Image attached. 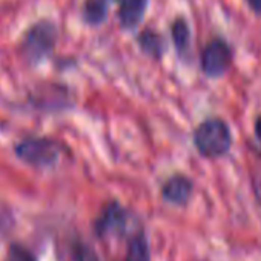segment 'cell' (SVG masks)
<instances>
[{"mask_svg":"<svg viewBox=\"0 0 261 261\" xmlns=\"http://www.w3.org/2000/svg\"><path fill=\"white\" fill-rule=\"evenodd\" d=\"M246 4L249 5L250 11L256 16L261 17V0H246Z\"/></svg>","mask_w":261,"mask_h":261,"instance_id":"2e32d148","label":"cell"},{"mask_svg":"<svg viewBox=\"0 0 261 261\" xmlns=\"http://www.w3.org/2000/svg\"><path fill=\"white\" fill-rule=\"evenodd\" d=\"M191 261H207V259H191Z\"/></svg>","mask_w":261,"mask_h":261,"instance_id":"ac0fdd59","label":"cell"},{"mask_svg":"<svg viewBox=\"0 0 261 261\" xmlns=\"http://www.w3.org/2000/svg\"><path fill=\"white\" fill-rule=\"evenodd\" d=\"M252 192L256 204L261 207V171H255L252 174Z\"/></svg>","mask_w":261,"mask_h":261,"instance_id":"5bb4252c","label":"cell"},{"mask_svg":"<svg viewBox=\"0 0 261 261\" xmlns=\"http://www.w3.org/2000/svg\"><path fill=\"white\" fill-rule=\"evenodd\" d=\"M194 194V181L185 174H174L162 186V197L166 203L185 207L189 204Z\"/></svg>","mask_w":261,"mask_h":261,"instance_id":"5b68a950","label":"cell"},{"mask_svg":"<svg viewBox=\"0 0 261 261\" xmlns=\"http://www.w3.org/2000/svg\"><path fill=\"white\" fill-rule=\"evenodd\" d=\"M16 155L31 166L48 168L57 162L60 155V148L51 139L31 137L22 140L16 146Z\"/></svg>","mask_w":261,"mask_h":261,"instance_id":"277c9868","label":"cell"},{"mask_svg":"<svg viewBox=\"0 0 261 261\" xmlns=\"http://www.w3.org/2000/svg\"><path fill=\"white\" fill-rule=\"evenodd\" d=\"M253 134H255V139L261 152V114H258L253 120Z\"/></svg>","mask_w":261,"mask_h":261,"instance_id":"9a60e30c","label":"cell"},{"mask_svg":"<svg viewBox=\"0 0 261 261\" xmlns=\"http://www.w3.org/2000/svg\"><path fill=\"white\" fill-rule=\"evenodd\" d=\"M56 42L57 28L48 20H40L25 33L20 42V51L28 62H39L53 51Z\"/></svg>","mask_w":261,"mask_h":261,"instance_id":"7a4b0ae2","label":"cell"},{"mask_svg":"<svg viewBox=\"0 0 261 261\" xmlns=\"http://www.w3.org/2000/svg\"><path fill=\"white\" fill-rule=\"evenodd\" d=\"M69 261H98V259L89 246H86L85 243L75 241L71 246V259Z\"/></svg>","mask_w":261,"mask_h":261,"instance_id":"7c38bea8","label":"cell"},{"mask_svg":"<svg viewBox=\"0 0 261 261\" xmlns=\"http://www.w3.org/2000/svg\"><path fill=\"white\" fill-rule=\"evenodd\" d=\"M126 229V212L118 203H109L101 209L95 221V232L98 237H112Z\"/></svg>","mask_w":261,"mask_h":261,"instance_id":"8992f818","label":"cell"},{"mask_svg":"<svg viewBox=\"0 0 261 261\" xmlns=\"http://www.w3.org/2000/svg\"><path fill=\"white\" fill-rule=\"evenodd\" d=\"M194 146L207 160L226 157L233 146V134L229 123L221 117H207L194 129Z\"/></svg>","mask_w":261,"mask_h":261,"instance_id":"6da1fadb","label":"cell"},{"mask_svg":"<svg viewBox=\"0 0 261 261\" xmlns=\"http://www.w3.org/2000/svg\"><path fill=\"white\" fill-rule=\"evenodd\" d=\"M124 261H149V244L143 232H139L130 238Z\"/></svg>","mask_w":261,"mask_h":261,"instance_id":"30bf717a","label":"cell"},{"mask_svg":"<svg viewBox=\"0 0 261 261\" xmlns=\"http://www.w3.org/2000/svg\"><path fill=\"white\" fill-rule=\"evenodd\" d=\"M105 4H117V2H121V0H103Z\"/></svg>","mask_w":261,"mask_h":261,"instance_id":"e0dca14e","label":"cell"},{"mask_svg":"<svg viewBox=\"0 0 261 261\" xmlns=\"http://www.w3.org/2000/svg\"><path fill=\"white\" fill-rule=\"evenodd\" d=\"M149 0H121L118 8V20L121 28L134 30L145 17Z\"/></svg>","mask_w":261,"mask_h":261,"instance_id":"52a82bcc","label":"cell"},{"mask_svg":"<svg viewBox=\"0 0 261 261\" xmlns=\"http://www.w3.org/2000/svg\"><path fill=\"white\" fill-rule=\"evenodd\" d=\"M139 45L145 54L160 59L165 53V39L152 28H146L139 34Z\"/></svg>","mask_w":261,"mask_h":261,"instance_id":"9c48e42d","label":"cell"},{"mask_svg":"<svg viewBox=\"0 0 261 261\" xmlns=\"http://www.w3.org/2000/svg\"><path fill=\"white\" fill-rule=\"evenodd\" d=\"M233 53L229 43L221 37H214L206 43L200 56V66L206 77L220 79L232 66Z\"/></svg>","mask_w":261,"mask_h":261,"instance_id":"3957f363","label":"cell"},{"mask_svg":"<svg viewBox=\"0 0 261 261\" xmlns=\"http://www.w3.org/2000/svg\"><path fill=\"white\" fill-rule=\"evenodd\" d=\"M82 13L89 25H100L106 19L108 8L103 0H85Z\"/></svg>","mask_w":261,"mask_h":261,"instance_id":"8fae6325","label":"cell"},{"mask_svg":"<svg viewBox=\"0 0 261 261\" xmlns=\"http://www.w3.org/2000/svg\"><path fill=\"white\" fill-rule=\"evenodd\" d=\"M171 36L178 56L185 57L191 48V28L185 17H177L171 25Z\"/></svg>","mask_w":261,"mask_h":261,"instance_id":"ba28073f","label":"cell"},{"mask_svg":"<svg viewBox=\"0 0 261 261\" xmlns=\"http://www.w3.org/2000/svg\"><path fill=\"white\" fill-rule=\"evenodd\" d=\"M7 261H36V256L30 249L20 244H13L8 250Z\"/></svg>","mask_w":261,"mask_h":261,"instance_id":"4fadbf2b","label":"cell"}]
</instances>
